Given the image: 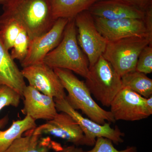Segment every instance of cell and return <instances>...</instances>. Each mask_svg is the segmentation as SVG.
<instances>
[{"instance_id":"obj_1","label":"cell","mask_w":152,"mask_h":152,"mask_svg":"<svg viewBox=\"0 0 152 152\" xmlns=\"http://www.w3.org/2000/svg\"><path fill=\"white\" fill-rule=\"evenodd\" d=\"M3 10L0 17L18 22L26 31L30 41L48 31L56 21L50 0H10Z\"/></svg>"},{"instance_id":"obj_2","label":"cell","mask_w":152,"mask_h":152,"mask_svg":"<svg viewBox=\"0 0 152 152\" xmlns=\"http://www.w3.org/2000/svg\"><path fill=\"white\" fill-rule=\"evenodd\" d=\"M43 62L53 69H65L85 79L88 77L89 64L78 42L75 18L69 20L61 41L46 56Z\"/></svg>"},{"instance_id":"obj_3","label":"cell","mask_w":152,"mask_h":152,"mask_svg":"<svg viewBox=\"0 0 152 152\" xmlns=\"http://www.w3.org/2000/svg\"><path fill=\"white\" fill-rule=\"evenodd\" d=\"M67 91L66 99L73 108L80 110L90 119L103 125L106 122L116 121L110 111L102 108L94 100L86 83L78 78L72 71L65 69H53Z\"/></svg>"},{"instance_id":"obj_4","label":"cell","mask_w":152,"mask_h":152,"mask_svg":"<svg viewBox=\"0 0 152 152\" xmlns=\"http://www.w3.org/2000/svg\"><path fill=\"white\" fill-rule=\"evenodd\" d=\"M85 83L91 94L105 107H110L122 88L121 76L102 56L89 68Z\"/></svg>"},{"instance_id":"obj_5","label":"cell","mask_w":152,"mask_h":152,"mask_svg":"<svg viewBox=\"0 0 152 152\" xmlns=\"http://www.w3.org/2000/svg\"><path fill=\"white\" fill-rule=\"evenodd\" d=\"M152 40L148 38L131 37L107 42L102 56L120 76L135 71L139 55Z\"/></svg>"},{"instance_id":"obj_6","label":"cell","mask_w":152,"mask_h":152,"mask_svg":"<svg viewBox=\"0 0 152 152\" xmlns=\"http://www.w3.org/2000/svg\"><path fill=\"white\" fill-rule=\"evenodd\" d=\"M75 20L78 42L86 56L90 68L102 56L107 41L99 32L93 15L88 11L80 13Z\"/></svg>"},{"instance_id":"obj_7","label":"cell","mask_w":152,"mask_h":152,"mask_svg":"<svg viewBox=\"0 0 152 152\" xmlns=\"http://www.w3.org/2000/svg\"><path fill=\"white\" fill-rule=\"evenodd\" d=\"M35 134L50 135L65 140L73 145L92 146L78 123L67 113L57 114L53 119L30 130Z\"/></svg>"},{"instance_id":"obj_8","label":"cell","mask_w":152,"mask_h":152,"mask_svg":"<svg viewBox=\"0 0 152 152\" xmlns=\"http://www.w3.org/2000/svg\"><path fill=\"white\" fill-rule=\"evenodd\" d=\"M54 101L58 112H64L71 116L81 128L92 146L94 145L96 139L101 137L108 139L117 145L124 142L122 137L124 134L118 126L112 128L107 123L99 124L89 118H84L70 105L66 98L54 99Z\"/></svg>"},{"instance_id":"obj_9","label":"cell","mask_w":152,"mask_h":152,"mask_svg":"<svg viewBox=\"0 0 152 152\" xmlns=\"http://www.w3.org/2000/svg\"><path fill=\"white\" fill-rule=\"evenodd\" d=\"M93 18L99 32L107 42L134 37L148 38L152 40V34L147 28L144 19L110 20L99 17Z\"/></svg>"},{"instance_id":"obj_10","label":"cell","mask_w":152,"mask_h":152,"mask_svg":"<svg viewBox=\"0 0 152 152\" xmlns=\"http://www.w3.org/2000/svg\"><path fill=\"white\" fill-rule=\"evenodd\" d=\"M69 20L59 18L48 31L30 41L27 55L20 62L23 68L43 63L45 57L58 46Z\"/></svg>"},{"instance_id":"obj_11","label":"cell","mask_w":152,"mask_h":152,"mask_svg":"<svg viewBox=\"0 0 152 152\" xmlns=\"http://www.w3.org/2000/svg\"><path fill=\"white\" fill-rule=\"evenodd\" d=\"M146 99L130 89L123 88L111 103L110 111L115 121H135L151 116L146 107Z\"/></svg>"},{"instance_id":"obj_12","label":"cell","mask_w":152,"mask_h":152,"mask_svg":"<svg viewBox=\"0 0 152 152\" xmlns=\"http://www.w3.org/2000/svg\"><path fill=\"white\" fill-rule=\"evenodd\" d=\"M29 86L54 99L66 97L65 89L53 69L42 63L23 68L21 70Z\"/></svg>"},{"instance_id":"obj_13","label":"cell","mask_w":152,"mask_h":152,"mask_svg":"<svg viewBox=\"0 0 152 152\" xmlns=\"http://www.w3.org/2000/svg\"><path fill=\"white\" fill-rule=\"evenodd\" d=\"M23 96L24 100L22 113L35 121H49L58 113L53 98L44 94L29 85L24 90Z\"/></svg>"},{"instance_id":"obj_14","label":"cell","mask_w":152,"mask_h":152,"mask_svg":"<svg viewBox=\"0 0 152 152\" xmlns=\"http://www.w3.org/2000/svg\"><path fill=\"white\" fill-rule=\"evenodd\" d=\"M88 11L93 16L110 20L144 19L145 11L140 10L120 0H99Z\"/></svg>"},{"instance_id":"obj_15","label":"cell","mask_w":152,"mask_h":152,"mask_svg":"<svg viewBox=\"0 0 152 152\" xmlns=\"http://www.w3.org/2000/svg\"><path fill=\"white\" fill-rule=\"evenodd\" d=\"M2 85L13 89L22 97L27 86L21 70L0 39V86Z\"/></svg>"},{"instance_id":"obj_16","label":"cell","mask_w":152,"mask_h":152,"mask_svg":"<svg viewBox=\"0 0 152 152\" xmlns=\"http://www.w3.org/2000/svg\"><path fill=\"white\" fill-rule=\"evenodd\" d=\"M62 148L50 137H42L29 130L26 132L24 137L16 139L4 152H50L52 150L58 152Z\"/></svg>"},{"instance_id":"obj_17","label":"cell","mask_w":152,"mask_h":152,"mask_svg":"<svg viewBox=\"0 0 152 152\" xmlns=\"http://www.w3.org/2000/svg\"><path fill=\"white\" fill-rule=\"evenodd\" d=\"M99 0H50L51 11L55 20L59 18L71 20L83 11L88 10Z\"/></svg>"},{"instance_id":"obj_18","label":"cell","mask_w":152,"mask_h":152,"mask_svg":"<svg viewBox=\"0 0 152 152\" xmlns=\"http://www.w3.org/2000/svg\"><path fill=\"white\" fill-rule=\"evenodd\" d=\"M36 121L29 116L23 120L13 121L7 129H0V152H4L16 139L21 137L23 133L37 127Z\"/></svg>"},{"instance_id":"obj_19","label":"cell","mask_w":152,"mask_h":152,"mask_svg":"<svg viewBox=\"0 0 152 152\" xmlns=\"http://www.w3.org/2000/svg\"><path fill=\"white\" fill-rule=\"evenodd\" d=\"M121 77L122 88H128L146 99L152 96V80L145 74L135 70Z\"/></svg>"},{"instance_id":"obj_20","label":"cell","mask_w":152,"mask_h":152,"mask_svg":"<svg viewBox=\"0 0 152 152\" xmlns=\"http://www.w3.org/2000/svg\"><path fill=\"white\" fill-rule=\"evenodd\" d=\"M23 28L15 20L0 17V39L7 50L9 51L12 48L16 39Z\"/></svg>"},{"instance_id":"obj_21","label":"cell","mask_w":152,"mask_h":152,"mask_svg":"<svg viewBox=\"0 0 152 152\" xmlns=\"http://www.w3.org/2000/svg\"><path fill=\"white\" fill-rule=\"evenodd\" d=\"M30 41L26 31L22 29L12 48L10 55L13 59L19 60L20 62L24 59L27 55Z\"/></svg>"},{"instance_id":"obj_22","label":"cell","mask_w":152,"mask_h":152,"mask_svg":"<svg viewBox=\"0 0 152 152\" xmlns=\"http://www.w3.org/2000/svg\"><path fill=\"white\" fill-rule=\"evenodd\" d=\"M22 96L18 92L8 86H0V111L5 107H18Z\"/></svg>"},{"instance_id":"obj_23","label":"cell","mask_w":152,"mask_h":152,"mask_svg":"<svg viewBox=\"0 0 152 152\" xmlns=\"http://www.w3.org/2000/svg\"><path fill=\"white\" fill-rule=\"evenodd\" d=\"M135 70L147 75L152 72V45L145 47L139 55Z\"/></svg>"},{"instance_id":"obj_24","label":"cell","mask_w":152,"mask_h":152,"mask_svg":"<svg viewBox=\"0 0 152 152\" xmlns=\"http://www.w3.org/2000/svg\"><path fill=\"white\" fill-rule=\"evenodd\" d=\"M113 142L111 140L104 137H98L92 149L83 152H137L136 147H128L126 149L118 151L114 147Z\"/></svg>"},{"instance_id":"obj_25","label":"cell","mask_w":152,"mask_h":152,"mask_svg":"<svg viewBox=\"0 0 152 152\" xmlns=\"http://www.w3.org/2000/svg\"><path fill=\"white\" fill-rule=\"evenodd\" d=\"M129 5L145 12L152 6V0H120Z\"/></svg>"},{"instance_id":"obj_26","label":"cell","mask_w":152,"mask_h":152,"mask_svg":"<svg viewBox=\"0 0 152 152\" xmlns=\"http://www.w3.org/2000/svg\"><path fill=\"white\" fill-rule=\"evenodd\" d=\"M144 20L146 25L147 28L150 34H152V6L145 11Z\"/></svg>"},{"instance_id":"obj_27","label":"cell","mask_w":152,"mask_h":152,"mask_svg":"<svg viewBox=\"0 0 152 152\" xmlns=\"http://www.w3.org/2000/svg\"><path fill=\"white\" fill-rule=\"evenodd\" d=\"M83 150L81 148H78L77 146L72 145L63 148L59 152H83Z\"/></svg>"},{"instance_id":"obj_28","label":"cell","mask_w":152,"mask_h":152,"mask_svg":"<svg viewBox=\"0 0 152 152\" xmlns=\"http://www.w3.org/2000/svg\"><path fill=\"white\" fill-rule=\"evenodd\" d=\"M146 107L150 115L152 114V96L146 99Z\"/></svg>"},{"instance_id":"obj_29","label":"cell","mask_w":152,"mask_h":152,"mask_svg":"<svg viewBox=\"0 0 152 152\" xmlns=\"http://www.w3.org/2000/svg\"><path fill=\"white\" fill-rule=\"evenodd\" d=\"M8 116L6 115L2 118L0 119V129L5 126V125L8 122Z\"/></svg>"},{"instance_id":"obj_30","label":"cell","mask_w":152,"mask_h":152,"mask_svg":"<svg viewBox=\"0 0 152 152\" xmlns=\"http://www.w3.org/2000/svg\"><path fill=\"white\" fill-rule=\"evenodd\" d=\"M10 0H0V4L4 5L6 4Z\"/></svg>"}]
</instances>
